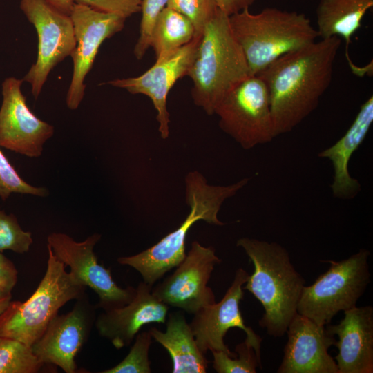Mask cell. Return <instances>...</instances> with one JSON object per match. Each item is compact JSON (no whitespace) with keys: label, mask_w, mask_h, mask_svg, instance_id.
Returning <instances> with one entry per match:
<instances>
[{"label":"cell","mask_w":373,"mask_h":373,"mask_svg":"<svg viewBox=\"0 0 373 373\" xmlns=\"http://www.w3.org/2000/svg\"><path fill=\"white\" fill-rule=\"evenodd\" d=\"M249 276L245 269L238 268L222 300L193 314L189 325L196 344L204 354L209 350H214L224 352L230 357L236 356V353L232 352L225 344L224 338L229 329L238 327L245 332V339L261 358L262 338L245 324L240 310V303L244 296L243 286Z\"/></svg>","instance_id":"cell-14"},{"label":"cell","mask_w":373,"mask_h":373,"mask_svg":"<svg viewBox=\"0 0 373 373\" xmlns=\"http://www.w3.org/2000/svg\"><path fill=\"white\" fill-rule=\"evenodd\" d=\"M256 0H217L219 8L227 15L249 8Z\"/></svg>","instance_id":"cell-33"},{"label":"cell","mask_w":373,"mask_h":373,"mask_svg":"<svg viewBox=\"0 0 373 373\" xmlns=\"http://www.w3.org/2000/svg\"><path fill=\"white\" fill-rule=\"evenodd\" d=\"M152 343L149 331L138 332L127 356L114 367L101 373H150L149 351Z\"/></svg>","instance_id":"cell-26"},{"label":"cell","mask_w":373,"mask_h":373,"mask_svg":"<svg viewBox=\"0 0 373 373\" xmlns=\"http://www.w3.org/2000/svg\"><path fill=\"white\" fill-rule=\"evenodd\" d=\"M167 2L168 0L142 1L140 36L133 50L137 59H142L150 48L151 35L155 22L160 13L166 6Z\"/></svg>","instance_id":"cell-30"},{"label":"cell","mask_w":373,"mask_h":373,"mask_svg":"<svg viewBox=\"0 0 373 373\" xmlns=\"http://www.w3.org/2000/svg\"><path fill=\"white\" fill-rule=\"evenodd\" d=\"M220 262L213 247L193 241L175 271L153 286L152 294L168 306L194 314L216 303L215 294L207 284L215 267Z\"/></svg>","instance_id":"cell-11"},{"label":"cell","mask_w":373,"mask_h":373,"mask_svg":"<svg viewBox=\"0 0 373 373\" xmlns=\"http://www.w3.org/2000/svg\"><path fill=\"white\" fill-rule=\"evenodd\" d=\"M100 238V234L93 233L77 242L66 233L53 232L47 237V245L59 261L70 267L69 273L78 283L97 295L96 307L106 311L129 303L135 294V288L118 286L110 269L98 263L94 247Z\"/></svg>","instance_id":"cell-10"},{"label":"cell","mask_w":373,"mask_h":373,"mask_svg":"<svg viewBox=\"0 0 373 373\" xmlns=\"http://www.w3.org/2000/svg\"><path fill=\"white\" fill-rule=\"evenodd\" d=\"M55 7L61 12L70 15L74 0H48Z\"/></svg>","instance_id":"cell-34"},{"label":"cell","mask_w":373,"mask_h":373,"mask_svg":"<svg viewBox=\"0 0 373 373\" xmlns=\"http://www.w3.org/2000/svg\"><path fill=\"white\" fill-rule=\"evenodd\" d=\"M44 365L30 345L0 337V373H36Z\"/></svg>","instance_id":"cell-24"},{"label":"cell","mask_w":373,"mask_h":373,"mask_svg":"<svg viewBox=\"0 0 373 373\" xmlns=\"http://www.w3.org/2000/svg\"><path fill=\"white\" fill-rule=\"evenodd\" d=\"M153 286L140 283L129 303L97 316L95 326L97 332L116 349L129 345L144 325L166 323L169 306L152 294Z\"/></svg>","instance_id":"cell-18"},{"label":"cell","mask_w":373,"mask_h":373,"mask_svg":"<svg viewBox=\"0 0 373 373\" xmlns=\"http://www.w3.org/2000/svg\"><path fill=\"white\" fill-rule=\"evenodd\" d=\"M200 37H195L167 57L155 61L153 66L140 76L116 79L105 84L126 90L131 94L149 97L157 111L158 131L162 139L169 136L170 115L167 96L176 82L188 75L196 53Z\"/></svg>","instance_id":"cell-16"},{"label":"cell","mask_w":373,"mask_h":373,"mask_svg":"<svg viewBox=\"0 0 373 373\" xmlns=\"http://www.w3.org/2000/svg\"><path fill=\"white\" fill-rule=\"evenodd\" d=\"M370 252L361 249L347 258L326 260L329 268L309 286H304L297 313L319 325H327L339 312L356 306L370 283L368 258Z\"/></svg>","instance_id":"cell-7"},{"label":"cell","mask_w":373,"mask_h":373,"mask_svg":"<svg viewBox=\"0 0 373 373\" xmlns=\"http://www.w3.org/2000/svg\"><path fill=\"white\" fill-rule=\"evenodd\" d=\"M211 352L213 367L218 373H256L257 367H262L261 358L246 339L236 345L235 357L222 351Z\"/></svg>","instance_id":"cell-25"},{"label":"cell","mask_w":373,"mask_h":373,"mask_svg":"<svg viewBox=\"0 0 373 373\" xmlns=\"http://www.w3.org/2000/svg\"><path fill=\"white\" fill-rule=\"evenodd\" d=\"M19 7L38 37L36 61L22 79L30 84L37 99L51 70L73 51L76 45L74 28L70 15L48 0H21Z\"/></svg>","instance_id":"cell-9"},{"label":"cell","mask_w":373,"mask_h":373,"mask_svg":"<svg viewBox=\"0 0 373 373\" xmlns=\"http://www.w3.org/2000/svg\"><path fill=\"white\" fill-rule=\"evenodd\" d=\"M373 6V0H320L316 8L317 32L322 39L341 37L347 50L351 37Z\"/></svg>","instance_id":"cell-22"},{"label":"cell","mask_w":373,"mask_h":373,"mask_svg":"<svg viewBox=\"0 0 373 373\" xmlns=\"http://www.w3.org/2000/svg\"><path fill=\"white\" fill-rule=\"evenodd\" d=\"M373 122V97L371 95L360 107L353 122L345 134L332 146L318 153L329 160L334 167L331 189L334 196L340 199L354 198L360 191L358 180L349 172L350 160L365 139Z\"/></svg>","instance_id":"cell-20"},{"label":"cell","mask_w":373,"mask_h":373,"mask_svg":"<svg viewBox=\"0 0 373 373\" xmlns=\"http://www.w3.org/2000/svg\"><path fill=\"white\" fill-rule=\"evenodd\" d=\"M46 272L32 296L26 301H10L0 315V337L10 338L32 346L66 303L86 292L66 270V267L47 245Z\"/></svg>","instance_id":"cell-6"},{"label":"cell","mask_w":373,"mask_h":373,"mask_svg":"<svg viewBox=\"0 0 373 373\" xmlns=\"http://www.w3.org/2000/svg\"><path fill=\"white\" fill-rule=\"evenodd\" d=\"M220 128L242 149L271 142L275 135L267 88L257 75L232 88L214 110Z\"/></svg>","instance_id":"cell-8"},{"label":"cell","mask_w":373,"mask_h":373,"mask_svg":"<svg viewBox=\"0 0 373 373\" xmlns=\"http://www.w3.org/2000/svg\"><path fill=\"white\" fill-rule=\"evenodd\" d=\"M254 265L243 286L262 304L259 325L269 335L282 337L297 313L305 280L290 260L287 250L275 242L243 237L237 240Z\"/></svg>","instance_id":"cell-2"},{"label":"cell","mask_w":373,"mask_h":373,"mask_svg":"<svg viewBox=\"0 0 373 373\" xmlns=\"http://www.w3.org/2000/svg\"><path fill=\"white\" fill-rule=\"evenodd\" d=\"M12 298H0V315L5 311L8 306Z\"/></svg>","instance_id":"cell-35"},{"label":"cell","mask_w":373,"mask_h":373,"mask_svg":"<svg viewBox=\"0 0 373 373\" xmlns=\"http://www.w3.org/2000/svg\"><path fill=\"white\" fill-rule=\"evenodd\" d=\"M23 79L6 78L1 86L0 146L28 157H38L54 134V126L30 109L21 91Z\"/></svg>","instance_id":"cell-15"},{"label":"cell","mask_w":373,"mask_h":373,"mask_svg":"<svg viewBox=\"0 0 373 373\" xmlns=\"http://www.w3.org/2000/svg\"><path fill=\"white\" fill-rule=\"evenodd\" d=\"M164 332L156 327L149 330L152 338L169 352L173 361V373H205L209 361L198 348L189 323L181 311L171 313Z\"/></svg>","instance_id":"cell-21"},{"label":"cell","mask_w":373,"mask_h":373,"mask_svg":"<svg viewBox=\"0 0 373 373\" xmlns=\"http://www.w3.org/2000/svg\"><path fill=\"white\" fill-rule=\"evenodd\" d=\"M341 44L338 37L315 41L256 75L268 90L276 137L291 131L316 108L332 82Z\"/></svg>","instance_id":"cell-1"},{"label":"cell","mask_w":373,"mask_h":373,"mask_svg":"<svg viewBox=\"0 0 373 373\" xmlns=\"http://www.w3.org/2000/svg\"><path fill=\"white\" fill-rule=\"evenodd\" d=\"M195 37L192 23L183 15L165 7L155 22L150 47L155 52V61H158L167 57Z\"/></svg>","instance_id":"cell-23"},{"label":"cell","mask_w":373,"mask_h":373,"mask_svg":"<svg viewBox=\"0 0 373 373\" xmlns=\"http://www.w3.org/2000/svg\"><path fill=\"white\" fill-rule=\"evenodd\" d=\"M249 181L245 178L229 185H212L199 171L189 172L184 184L185 200L189 213L184 220L153 246L137 254L118 258L117 262L133 267L140 274L144 283L153 285L184 259L186 236L196 222L203 220L216 226L225 224L218 218L222 205Z\"/></svg>","instance_id":"cell-3"},{"label":"cell","mask_w":373,"mask_h":373,"mask_svg":"<svg viewBox=\"0 0 373 373\" xmlns=\"http://www.w3.org/2000/svg\"><path fill=\"white\" fill-rule=\"evenodd\" d=\"M32 242V233L21 228L14 214H8L0 208V252L11 250L24 254Z\"/></svg>","instance_id":"cell-28"},{"label":"cell","mask_w":373,"mask_h":373,"mask_svg":"<svg viewBox=\"0 0 373 373\" xmlns=\"http://www.w3.org/2000/svg\"><path fill=\"white\" fill-rule=\"evenodd\" d=\"M75 300L70 312L52 318L31 346L44 365L59 367L66 373L77 372L76 356L88 341L97 317V307L86 292Z\"/></svg>","instance_id":"cell-12"},{"label":"cell","mask_w":373,"mask_h":373,"mask_svg":"<svg viewBox=\"0 0 373 373\" xmlns=\"http://www.w3.org/2000/svg\"><path fill=\"white\" fill-rule=\"evenodd\" d=\"M143 0H74L95 10L115 14L125 19L140 12Z\"/></svg>","instance_id":"cell-31"},{"label":"cell","mask_w":373,"mask_h":373,"mask_svg":"<svg viewBox=\"0 0 373 373\" xmlns=\"http://www.w3.org/2000/svg\"><path fill=\"white\" fill-rule=\"evenodd\" d=\"M234 38L247 61L250 75H256L280 57L318 37L304 14L265 8L253 14L245 8L229 17Z\"/></svg>","instance_id":"cell-5"},{"label":"cell","mask_w":373,"mask_h":373,"mask_svg":"<svg viewBox=\"0 0 373 373\" xmlns=\"http://www.w3.org/2000/svg\"><path fill=\"white\" fill-rule=\"evenodd\" d=\"M166 7L185 16L192 23L195 37L201 36L220 9L217 0H168Z\"/></svg>","instance_id":"cell-27"},{"label":"cell","mask_w":373,"mask_h":373,"mask_svg":"<svg viewBox=\"0 0 373 373\" xmlns=\"http://www.w3.org/2000/svg\"><path fill=\"white\" fill-rule=\"evenodd\" d=\"M327 329L338 338L335 345L338 373L373 372V307H354L344 311V318Z\"/></svg>","instance_id":"cell-19"},{"label":"cell","mask_w":373,"mask_h":373,"mask_svg":"<svg viewBox=\"0 0 373 373\" xmlns=\"http://www.w3.org/2000/svg\"><path fill=\"white\" fill-rule=\"evenodd\" d=\"M220 9L205 26L189 70L194 104L209 115L236 85L250 75L243 52Z\"/></svg>","instance_id":"cell-4"},{"label":"cell","mask_w":373,"mask_h":373,"mask_svg":"<svg viewBox=\"0 0 373 373\" xmlns=\"http://www.w3.org/2000/svg\"><path fill=\"white\" fill-rule=\"evenodd\" d=\"M288 339L278 373H338L328 350L336 339L326 325H319L298 313L289 323Z\"/></svg>","instance_id":"cell-17"},{"label":"cell","mask_w":373,"mask_h":373,"mask_svg":"<svg viewBox=\"0 0 373 373\" xmlns=\"http://www.w3.org/2000/svg\"><path fill=\"white\" fill-rule=\"evenodd\" d=\"M70 16L76 45L70 55L73 68L66 95V105L69 109L76 110L84 98V80L92 68L100 46L124 28L126 19L79 3H74Z\"/></svg>","instance_id":"cell-13"},{"label":"cell","mask_w":373,"mask_h":373,"mask_svg":"<svg viewBox=\"0 0 373 373\" xmlns=\"http://www.w3.org/2000/svg\"><path fill=\"white\" fill-rule=\"evenodd\" d=\"M12 193L44 198L48 195V191L45 187L32 186L22 179L0 148V198L5 200Z\"/></svg>","instance_id":"cell-29"},{"label":"cell","mask_w":373,"mask_h":373,"mask_svg":"<svg viewBox=\"0 0 373 373\" xmlns=\"http://www.w3.org/2000/svg\"><path fill=\"white\" fill-rule=\"evenodd\" d=\"M17 278L18 271L15 264L0 252V298H12Z\"/></svg>","instance_id":"cell-32"}]
</instances>
